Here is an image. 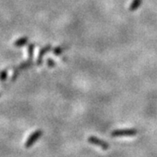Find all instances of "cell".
I'll use <instances>...</instances> for the list:
<instances>
[{"label": "cell", "mask_w": 157, "mask_h": 157, "mask_svg": "<svg viewBox=\"0 0 157 157\" xmlns=\"http://www.w3.org/2000/svg\"><path fill=\"white\" fill-rule=\"evenodd\" d=\"M138 133L135 128H125L113 130L111 135L113 137H122V136H134Z\"/></svg>", "instance_id": "1"}, {"label": "cell", "mask_w": 157, "mask_h": 157, "mask_svg": "<svg viewBox=\"0 0 157 157\" xmlns=\"http://www.w3.org/2000/svg\"><path fill=\"white\" fill-rule=\"evenodd\" d=\"M88 142L91 143V144L95 145V146L100 147H101L103 150H107V149L109 148V144L107 143V141L101 140V139L97 138V137L94 136V135L90 136L89 138H88Z\"/></svg>", "instance_id": "2"}, {"label": "cell", "mask_w": 157, "mask_h": 157, "mask_svg": "<svg viewBox=\"0 0 157 157\" xmlns=\"http://www.w3.org/2000/svg\"><path fill=\"white\" fill-rule=\"evenodd\" d=\"M42 133H43V132L39 129V130H36L33 135H31V136L28 138V140H26L25 147H26V148H28V147H30L31 146H33V145L34 144V142H35L37 140H39V138L41 137Z\"/></svg>", "instance_id": "3"}, {"label": "cell", "mask_w": 157, "mask_h": 157, "mask_svg": "<svg viewBox=\"0 0 157 157\" xmlns=\"http://www.w3.org/2000/svg\"><path fill=\"white\" fill-rule=\"evenodd\" d=\"M51 50H52V45H46L39 50L38 58H37V65L38 66H41L43 64V58Z\"/></svg>", "instance_id": "4"}, {"label": "cell", "mask_w": 157, "mask_h": 157, "mask_svg": "<svg viewBox=\"0 0 157 157\" xmlns=\"http://www.w3.org/2000/svg\"><path fill=\"white\" fill-rule=\"evenodd\" d=\"M28 37H26V36L21 37V38L17 39V40L14 42V46H15V47H22V46L25 45L28 43Z\"/></svg>", "instance_id": "5"}, {"label": "cell", "mask_w": 157, "mask_h": 157, "mask_svg": "<svg viewBox=\"0 0 157 157\" xmlns=\"http://www.w3.org/2000/svg\"><path fill=\"white\" fill-rule=\"evenodd\" d=\"M141 2H142V0H133V2H132V4H131V6L129 7V11H136L139 7L141 5Z\"/></svg>", "instance_id": "6"}, {"label": "cell", "mask_w": 157, "mask_h": 157, "mask_svg": "<svg viewBox=\"0 0 157 157\" xmlns=\"http://www.w3.org/2000/svg\"><path fill=\"white\" fill-rule=\"evenodd\" d=\"M34 48H35V44L34 43L29 44L28 48H27V52H28V59L30 61H33V59Z\"/></svg>", "instance_id": "7"}, {"label": "cell", "mask_w": 157, "mask_h": 157, "mask_svg": "<svg viewBox=\"0 0 157 157\" xmlns=\"http://www.w3.org/2000/svg\"><path fill=\"white\" fill-rule=\"evenodd\" d=\"M32 64H33V61H30L29 59H27L26 61H24L21 64H19L18 67L21 69V71L22 70H26V69H28V68L32 67Z\"/></svg>", "instance_id": "8"}, {"label": "cell", "mask_w": 157, "mask_h": 157, "mask_svg": "<svg viewBox=\"0 0 157 157\" xmlns=\"http://www.w3.org/2000/svg\"><path fill=\"white\" fill-rule=\"evenodd\" d=\"M66 49H67V46H60V45H59V46H57V47H55V48L52 50V52H53V54H54V55H56V56H59V55H60L62 52L66 50Z\"/></svg>", "instance_id": "9"}, {"label": "cell", "mask_w": 157, "mask_h": 157, "mask_svg": "<svg viewBox=\"0 0 157 157\" xmlns=\"http://www.w3.org/2000/svg\"><path fill=\"white\" fill-rule=\"evenodd\" d=\"M20 72H21V69L18 67V66H17V67L14 68L13 73L11 74V81H15L18 78L19 74H20Z\"/></svg>", "instance_id": "10"}, {"label": "cell", "mask_w": 157, "mask_h": 157, "mask_svg": "<svg viewBox=\"0 0 157 157\" xmlns=\"http://www.w3.org/2000/svg\"><path fill=\"white\" fill-rule=\"evenodd\" d=\"M8 70H9V68H5L0 72V81L1 82H4L6 80L7 76H8Z\"/></svg>", "instance_id": "11"}, {"label": "cell", "mask_w": 157, "mask_h": 157, "mask_svg": "<svg viewBox=\"0 0 157 157\" xmlns=\"http://www.w3.org/2000/svg\"><path fill=\"white\" fill-rule=\"evenodd\" d=\"M46 63H47V66H48V67H55V65H56V63L54 62V60L53 59H52L51 58H48L47 59V61H46Z\"/></svg>", "instance_id": "12"}, {"label": "cell", "mask_w": 157, "mask_h": 157, "mask_svg": "<svg viewBox=\"0 0 157 157\" xmlns=\"http://www.w3.org/2000/svg\"><path fill=\"white\" fill-rule=\"evenodd\" d=\"M0 96H1V94H0Z\"/></svg>", "instance_id": "13"}]
</instances>
